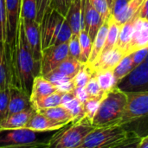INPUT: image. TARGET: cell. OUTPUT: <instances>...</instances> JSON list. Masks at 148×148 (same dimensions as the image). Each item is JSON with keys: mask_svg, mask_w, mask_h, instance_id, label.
<instances>
[{"mask_svg": "<svg viewBox=\"0 0 148 148\" xmlns=\"http://www.w3.org/2000/svg\"><path fill=\"white\" fill-rule=\"evenodd\" d=\"M11 55L10 87H15L30 95L35 77L41 75V62L36 61L26 41L23 25L20 17L16 36V47Z\"/></svg>", "mask_w": 148, "mask_h": 148, "instance_id": "obj_1", "label": "cell"}, {"mask_svg": "<svg viewBox=\"0 0 148 148\" xmlns=\"http://www.w3.org/2000/svg\"><path fill=\"white\" fill-rule=\"evenodd\" d=\"M42 49L69 42L73 36L70 25L65 16L49 7L41 23Z\"/></svg>", "mask_w": 148, "mask_h": 148, "instance_id": "obj_2", "label": "cell"}, {"mask_svg": "<svg viewBox=\"0 0 148 148\" xmlns=\"http://www.w3.org/2000/svg\"><path fill=\"white\" fill-rule=\"evenodd\" d=\"M127 104V93L114 88L106 94L91 124L94 127H107L119 125Z\"/></svg>", "mask_w": 148, "mask_h": 148, "instance_id": "obj_3", "label": "cell"}, {"mask_svg": "<svg viewBox=\"0 0 148 148\" xmlns=\"http://www.w3.org/2000/svg\"><path fill=\"white\" fill-rule=\"evenodd\" d=\"M95 128L87 119L69 123L49 139V148L78 147L85 137Z\"/></svg>", "mask_w": 148, "mask_h": 148, "instance_id": "obj_4", "label": "cell"}, {"mask_svg": "<svg viewBox=\"0 0 148 148\" xmlns=\"http://www.w3.org/2000/svg\"><path fill=\"white\" fill-rule=\"evenodd\" d=\"M128 133V130L120 125L95 128L76 148H110L123 140Z\"/></svg>", "mask_w": 148, "mask_h": 148, "instance_id": "obj_5", "label": "cell"}, {"mask_svg": "<svg viewBox=\"0 0 148 148\" xmlns=\"http://www.w3.org/2000/svg\"><path fill=\"white\" fill-rule=\"evenodd\" d=\"M127 104L120 126L148 117V91L128 93Z\"/></svg>", "mask_w": 148, "mask_h": 148, "instance_id": "obj_6", "label": "cell"}, {"mask_svg": "<svg viewBox=\"0 0 148 148\" xmlns=\"http://www.w3.org/2000/svg\"><path fill=\"white\" fill-rule=\"evenodd\" d=\"M116 88L127 94L148 91V62L137 66L117 83Z\"/></svg>", "mask_w": 148, "mask_h": 148, "instance_id": "obj_7", "label": "cell"}, {"mask_svg": "<svg viewBox=\"0 0 148 148\" xmlns=\"http://www.w3.org/2000/svg\"><path fill=\"white\" fill-rule=\"evenodd\" d=\"M69 56V42L42 49L40 75H45L55 70L58 65Z\"/></svg>", "mask_w": 148, "mask_h": 148, "instance_id": "obj_8", "label": "cell"}, {"mask_svg": "<svg viewBox=\"0 0 148 148\" xmlns=\"http://www.w3.org/2000/svg\"><path fill=\"white\" fill-rule=\"evenodd\" d=\"M42 134L26 128L0 130V147L36 142L42 140Z\"/></svg>", "mask_w": 148, "mask_h": 148, "instance_id": "obj_9", "label": "cell"}, {"mask_svg": "<svg viewBox=\"0 0 148 148\" xmlns=\"http://www.w3.org/2000/svg\"><path fill=\"white\" fill-rule=\"evenodd\" d=\"M7 16V42L10 48V53L16 47V36L18 21L20 19L22 0H4Z\"/></svg>", "mask_w": 148, "mask_h": 148, "instance_id": "obj_10", "label": "cell"}, {"mask_svg": "<svg viewBox=\"0 0 148 148\" xmlns=\"http://www.w3.org/2000/svg\"><path fill=\"white\" fill-rule=\"evenodd\" d=\"M146 48H148V20L137 17L134 24L131 40L125 50V56Z\"/></svg>", "mask_w": 148, "mask_h": 148, "instance_id": "obj_11", "label": "cell"}, {"mask_svg": "<svg viewBox=\"0 0 148 148\" xmlns=\"http://www.w3.org/2000/svg\"><path fill=\"white\" fill-rule=\"evenodd\" d=\"M124 56V54L119 49L114 47L108 52L101 53L95 61L86 65L88 67L92 75H94L101 71L114 70Z\"/></svg>", "mask_w": 148, "mask_h": 148, "instance_id": "obj_12", "label": "cell"}, {"mask_svg": "<svg viewBox=\"0 0 148 148\" xmlns=\"http://www.w3.org/2000/svg\"><path fill=\"white\" fill-rule=\"evenodd\" d=\"M23 22V30L28 46L34 56V58L41 62L42 60V42H41V30L40 23L36 21Z\"/></svg>", "mask_w": 148, "mask_h": 148, "instance_id": "obj_13", "label": "cell"}, {"mask_svg": "<svg viewBox=\"0 0 148 148\" xmlns=\"http://www.w3.org/2000/svg\"><path fill=\"white\" fill-rule=\"evenodd\" d=\"M83 22L84 29L88 32L92 42L102 25L103 22L99 12L93 7L89 0H84L83 5Z\"/></svg>", "mask_w": 148, "mask_h": 148, "instance_id": "obj_14", "label": "cell"}, {"mask_svg": "<svg viewBox=\"0 0 148 148\" xmlns=\"http://www.w3.org/2000/svg\"><path fill=\"white\" fill-rule=\"evenodd\" d=\"M69 124L60 123L54 121L48 117L44 116L43 114L35 112L34 114L31 116L24 128L38 132V133H46V132H51V131H58L62 129V127H66Z\"/></svg>", "mask_w": 148, "mask_h": 148, "instance_id": "obj_15", "label": "cell"}, {"mask_svg": "<svg viewBox=\"0 0 148 148\" xmlns=\"http://www.w3.org/2000/svg\"><path fill=\"white\" fill-rule=\"evenodd\" d=\"M11 79V55L8 42H0V90L9 88Z\"/></svg>", "mask_w": 148, "mask_h": 148, "instance_id": "obj_16", "label": "cell"}, {"mask_svg": "<svg viewBox=\"0 0 148 148\" xmlns=\"http://www.w3.org/2000/svg\"><path fill=\"white\" fill-rule=\"evenodd\" d=\"M32 108L29 95L17 88H10V101L8 107V115L23 112Z\"/></svg>", "mask_w": 148, "mask_h": 148, "instance_id": "obj_17", "label": "cell"}, {"mask_svg": "<svg viewBox=\"0 0 148 148\" xmlns=\"http://www.w3.org/2000/svg\"><path fill=\"white\" fill-rule=\"evenodd\" d=\"M83 5L84 0H74L66 16L74 36H78L80 31L84 29Z\"/></svg>", "mask_w": 148, "mask_h": 148, "instance_id": "obj_18", "label": "cell"}, {"mask_svg": "<svg viewBox=\"0 0 148 148\" xmlns=\"http://www.w3.org/2000/svg\"><path fill=\"white\" fill-rule=\"evenodd\" d=\"M57 91L56 87L45 79L42 75H37L35 77L30 92V101L31 104L35 101L46 97Z\"/></svg>", "mask_w": 148, "mask_h": 148, "instance_id": "obj_19", "label": "cell"}, {"mask_svg": "<svg viewBox=\"0 0 148 148\" xmlns=\"http://www.w3.org/2000/svg\"><path fill=\"white\" fill-rule=\"evenodd\" d=\"M33 108L27 109L23 112L16 113L7 116L3 121L0 122V130H10V129H20L24 128L31 116L35 113Z\"/></svg>", "mask_w": 148, "mask_h": 148, "instance_id": "obj_20", "label": "cell"}, {"mask_svg": "<svg viewBox=\"0 0 148 148\" xmlns=\"http://www.w3.org/2000/svg\"><path fill=\"white\" fill-rule=\"evenodd\" d=\"M145 2L146 0H130L120 14L115 16H111L119 25L121 26L133 17L139 16L140 9Z\"/></svg>", "mask_w": 148, "mask_h": 148, "instance_id": "obj_21", "label": "cell"}, {"mask_svg": "<svg viewBox=\"0 0 148 148\" xmlns=\"http://www.w3.org/2000/svg\"><path fill=\"white\" fill-rule=\"evenodd\" d=\"M108 31V20L105 21L102 23V25L101 26V28L99 29V30L95 37V40L93 41L90 56L86 64L92 63L101 55V53L103 49V47L105 45Z\"/></svg>", "mask_w": 148, "mask_h": 148, "instance_id": "obj_22", "label": "cell"}, {"mask_svg": "<svg viewBox=\"0 0 148 148\" xmlns=\"http://www.w3.org/2000/svg\"><path fill=\"white\" fill-rule=\"evenodd\" d=\"M38 112L44 116L48 117L49 119L60 122V123H64V124H69L73 122V117L70 114V113L62 105L55 107V108H46V109H41Z\"/></svg>", "mask_w": 148, "mask_h": 148, "instance_id": "obj_23", "label": "cell"}, {"mask_svg": "<svg viewBox=\"0 0 148 148\" xmlns=\"http://www.w3.org/2000/svg\"><path fill=\"white\" fill-rule=\"evenodd\" d=\"M137 17H139V16L133 17L132 19H130L128 22H127L126 23H124L121 27V30L119 33L118 40H117L115 47L117 49H119L124 54V56H125V50H126V49H127V45L131 40L134 24V22H135Z\"/></svg>", "mask_w": 148, "mask_h": 148, "instance_id": "obj_24", "label": "cell"}, {"mask_svg": "<svg viewBox=\"0 0 148 148\" xmlns=\"http://www.w3.org/2000/svg\"><path fill=\"white\" fill-rule=\"evenodd\" d=\"M121 26L119 25L113 19V17L110 16L109 18H108V31L105 45L103 47V49H102L101 53L108 52V51L112 50L115 47L117 40H118V36H119V33H120V30H121Z\"/></svg>", "mask_w": 148, "mask_h": 148, "instance_id": "obj_25", "label": "cell"}, {"mask_svg": "<svg viewBox=\"0 0 148 148\" xmlns=\"http://www.w3.org/2000/svg\"><path fill=\"white\" fill-rule=\"evenodd\" d=\"M94 76H95L101 89L105 94L108 93L117 86V81L114 75V70L101 71L94 75Z\"/></svg>", "mask_w": 148, "mask_h": 148, "instance_id": "obj_26", "label": "cell"}, {"mask_svg": "<svg viewBox=\"0 0 148 148\" xmlns=\"http://www.w3.org/2000/svg\"><path fill=\"white\" fill-rule=\"evenodd\" d=\"M62 95L63 93L56 91L32 103V108L35 109V111H38L41 109H46V108H50L60 106L62 104Z\"/></svg>", "mask_w": 148, "mask_h": 148, "instance_id": "obj_27", "label": "cell"}, {"mask_svg": "<svg viewBox=\"0 0 148 148\" xmlns=\"http://www.w3.org/2000/svg\"><path fill=\"white\" fill-rule=\"evenodd\" d=\"M82 65L83 64L79 60L69 56L67 59L62 62L56 69L70 79H73L81 69Z\"/></svg>", "mask_w": 148, "mask_h": 148, "instance_id": "obj_28", "label": "cell"}, {"mask_svg": "<svg viewBox=\"0 0 148 148\" xmlns=\"http://www.w3.org/2000/svg\"><path fill=\"white\" fill-rule=\"evenodd\" d=\"M136 68L133 57L131 55L124 56L120 63L114 68V75L115 76V79L117 81V83L122 80L125 76H127L131 71H133Z\"/></svg>", "mask_w": 148, "mask_h": 148, "instance_id": "obj_29", "label": "cell"}, {"mask_svg": "<svg viewBox=\"0 0 148 148\" xmlns=\"http://www.w3.org/2000/svg\"><path fill=\"white\" fill-rule=\"evenodd\" d=\"M78 37H79V42H80V47H81L80 62L82 64H86L90 56L93 42L89 37L88 32L85 30V29H83L80 31Z\"/></svg>", "mask_w": 148, "mask_h": 148, "instance_id": "obj_30", "label": "cell"}, {"mask_svg": "<svg viewBox=\"0 0 148 148\" xmlns=\"http://www.w3.org/2000/svg\"><path fill=\"white\" fill-rule=\"evenodd\" d=\"M37 5L36 0H22L20 17L23 22L36 21Z\"/></svg>", "mask_w": 148, "mask_h": 148, "instance_id": "obj_31", "label": "cell"}, {"mask_svg": "<svg viewBox=\"0 0 148 148\" xmlns=\"http://www.w3.org/2000/svg\"><path fill=\"white\" fill-rule=\"evenodd\" d=\"M62 106H63L72 115L73 117L72 123H75L85 119V112H84L83 104L81 103L75 97H74L72 100H70L69 101H68L67 103Z\"/></svg>", "mask_w": 148, "mask_h": 148, "instance_id": "obj_32", "label": "cell"}, {"mask_svg": "<svg viewBox=\"0 0 148 148\" xmlns=\"http://www.w3.org/2000/svg\"><path fill=\"white\" fill-rule=\"evenodd\" d=\"M103 99V98H102ZM101 98H88L87 101L83 104L84 112H85V119L88 121L92 122L95 115L96 114L98 108L100 107L101 100Z\"/></svg>", "mask_w": 148, "mask_h": 148, "instance_id": "obj_33", "label": "cell"}, {"mask_svg": "<svg viewBox=\"0 0 148 148\" xmlns=\"http://www.w3.org/2000/svg\"><path fill=\"white\" fill-rule=\"evenodd\" d=\"M141 138L139 134H137L135 132L129 131L128 135L121 142L117 143L116 145L113 146L110 148H138Z\"/></svg>", "mask_w": 148, "mask_h": 148, "instance_id": "obj_34", "label": "cell"}, {"mask_svg": "<svg viewBox=\"0 0 148 148\" xmlns=\"http://www.w3.org/2000/svg\"><path fill=\"white\" fill-rule=\"evenodd\" d=\"M91 76H92V74H91L88 67L86 64H83L82 66L81 69L75 75V76L73 78L75 88L85 87L87 85V83L88 82L89 79L91 78Z\"/></svg>", "mask_w": 148, "mask_h": 148, "instance_id": "obj_35", "label": "cell"}, {"mask_svg": "<svg viewBox=\"0 0 148 148\" xmlns=\"http://www.w3.org/2000/svg\"><path fill=\"white\" fill-rule=\"evenodd\" d=\"M85 88H86V91H87L89 98H101V99H102L106 95V94L101 89V88L97 82V80H96L95 76H94V75L91 76L88 82L85 86Z\"/></svg>", "mask_w": 148, "mask_h": 148, "instance_id": "obj_36", "label": "cell"}, {"mask_svg": "<svg viewBox=\"0 0 148 148\" xmlns=\"http://www.w3.org/2000/svg\"><path fill=\"white\" fill-rule=\"evenodd\" d=\"M0 42H7V16L5 1L0 0Z\"/></svg>", "mask_w": 148, "mask_h": 148, "instance_id": "obj_37", "label": "cell"}, {"mask_svg": "<svg viewBox=\"0 0 148 148\" xmlns=\"http://www.w3.org/2000/svg\"><path fill=\"white\" fill-rule=\"evenodd\" d=\"M93 7L99 12L101 16L102 22L108 20L111 11L107 0H89Z\"/></svg>", "mask_w": 148, "mask_h": 148, "instance_id": "obj_38", "label": "cell"}, {"mask_svg": "<svg viewBox=\"0 0 148 148\" xmlns=\"http://www.w3.org/2000/svg\"><path fill=\"white\" fill-rule=\"evenodd\" d=\"M10 101V88L0 90V122L8 115V107Z\"/></svg>", "mask_w": 148, "mask_h": 148, "instance_id": "obj_39", "label": "cell"}, {"mask_svg": "<svg viewBox=\"0 0 148 148\" xmlns=\"http://www.w3.org/2000/svg\"><path fill=\"white\" fill-rule=\"evenodd\" d=\"M73 1L74 0H51L49 7L56 10L62 16L66 17Z\"/></svg>", "mask_w": 148, "mask_h": 148, "instance_id": "obj_40", "label": "cell"}, {"mask_svg": "<svg viewBox=\"0 0 148 148\" xmlns=\"http://www.w3.org/2000/svg\"><path fill=\"white\" fill-rule=\"evenodd\" d=\"M45 79H47L49 82H50L52 84H54L56 87L63 83V82H66L68 81H70L72 79H70L69 77L64 75L63 74L60 73L59 71H57L56 69L48 73L47 75H42Z\"/></svg>", "mask_w": 148, "mask_h": 148, "instance_id": "obj_41", "label": "cell"}, {"mask_svg": "<svg viewBox=\"0 0 148 148\" xmlns=\"http://www.w3.org/2000/svg\"><path fill=\"white\" fill-rule=\"evenodd\" d=\"M69 57L77 59L80 61L81 57V47L78 36H72L69 42Z\"/></svg>", "mask_w": 148, "mask_h": 148, "instance_id": "obj_42", "label": "cell"}, {"mask_svg": "<svg viewBox=\"0 0 148 148\" xmlns=\"http://www.w3.org/2000/svg\"><path fill=\"white\" fill-rule=\"evenodd\" d=\"M0 148H49V138L43 139L36 142L29 143V144H23V145H16V146H10V147H3Z\"/></svg>", "mask_w": 148, "mask_h": 148, "instance_id": "obj_43", "label": "cell"}, {"mask_svg": "<svg viewBox=\"0 0 148 148\" xmlns=\"http://www.w3.org/2000/svg\"><path fill=\"white\" fill-rule=\"evenodd\" d=\"M51 0H36L37 5V16H36V22L41 23L46 10L49 9Z\"/></svg>", "mask_w": 148, "mask_h": 148, "instance_id": "obj_44", "label": "cell"}, {"mask_svg": "<svg viewBox=\"0 0 148 148\" xmlns=\"http://www.w3.org/2000/svg\"><path fill=\"white\" fill-rule=\"evenodd\" d=\"M148 55V48L146 49H140V50H137L134 53L131 54L132 57H133V60H134V62L135 64V66H139L140 64H141L142 62H145V59L147 58Z\"/></svg>", "mask_w": 148, "mask_h": 148, "instance_id": "obj_45", "label": "cell"}, {"mask_svg": "<svg viewBox=\"0 0 148 148\" xmlns=\"http://www.w3.org/2000/svg\"><path fill=\"white\" fill-rule=\"evenodd\" d=\"M129 1L130 0H114V3L112 5V8H111L110 16H115L118 14H120L123 10V9L126 7V5L128 3Z\"/></svg>", "mask_w": 148, "mask_h": 148, "instance_id": "obj_46", "label": "cell"}, {"mask_svg": "<svg viewBox=\"0 0 148 148\" xmlns=\"http://www.w3.org/2000/svg\"><path fill=\"white\" fill-rule=\"evenodd\" d=\"M75 97L82 104H84L87 100L89 98L88 97V95L86 91V88L85 87H79V88H75L74 90L72 91Z\"/></svg>", "mask_w": 148, "mask_h": 148, "instance_id": "obj_47", "label": "cell"}, {"mask_svg": "<svg viewBox=\"0 0 148 148\" xmlns=\"http://www.w3.org/2000/svg\"><path fill=\"white\" fill-rule=\"evenodd\" d=\"M57 91L61 92V93H69V92H72L75 88V85H74V82L73 79L70 81H68L66 82H63L58 86H56Z\"/></svg>", "mask_w": 148, "mask_h": 148, "instance_id": "obj_48", "label": "cell"}, {"mask_svg": "<svg viewBox=\"0 0 148 148\" xmlns=\"http://www.w3.org/2000/svg\"><path fill=\"white\" fill-rule=\"evenodd\" d=\"M139 17L145 18L148 20V0H146V2L143 3L140 11L139 13Z\"/></svg>", "mask_w": 148, "mask_h": 148, "instance_id": "obj_49", "label": "cell"}, {"mask_svg": "<svg viewBox=\"0 0 148 148\" xmlns=\"http://www.w3.org/2000/svg\"><path fill=\"white\" fill-rule=\"evenodd\" d=\"M138 148H148V134L145 137L141 138L140 143L139 145Z\"/></svg>", "mask_w": 148, "mask_h": 148, "instance_id": "obj_50", "label": "cell"}, {"mask_svg": "<svg viewBox=\"0 0 148 148\" xmlns=\"http://www.w3.org/2000/svg\"><path fill=\"white\" fill-rule=\"evenodd\" d=\"M107 1H108V6H109V8H110V11H111V8H112V5H113V3H114V0H107Z\"/></svg>", "mask_w": 148, "mask_h": 148, "instance_id": "obj_51", "label": "cell"}, {"mask_svg": "<svg viewBox=\"0 0 148 148\" xmlns=\"http://www.w3.org/2000/svg\"><path fill=\"white\" fill-rule=\"evenodd\" d=\"M145 62H148V55L147 56V58L145 59Z\"/></svg>", "mask_w": 148, "mask_h": 148, "instance_id": "obj_52", "label": "cell"}]
</instances>
